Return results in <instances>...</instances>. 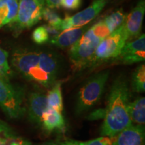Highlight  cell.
<instances>
[{
    "mask_svg": "<svg viewBox=\"0 0 145 145\" xmlns=\"http://www.w3.org/2000/svg\"><path fill=\"white\" fill-rule=\"evenodd\" d=\"M81 0H61L60 5L68 10H76L81 6Z\"/></svg>",
    "mask_w": 145,
    "mask_h": 145,
    "instance_id": "484cf974",
    "label": "cell"
},
{
    "mask_svg": "<svg viewBox=\"0 0 145 145\" xmlns=\"http://www.w3.org/2000/svg\"><path fill=\"white\" fill-rule=\"evenodd\" d=\"M48 108L46 97L40 92H32L28 97V118L32 124L40 126L42 116Z\"/></svg>",
    "mask_w": 145,
    "mask_h": 145,
    "instance_id": "7c38bea8",
    "label": "cell"
},
{
    "mask_svg": "<svg viewBox=\"0 0 145 145\" xmlns=\"http://www.w3.org/2000/svg\"><path fill=\"white\" fill-rule=\"evenodd\" d=\"M40 127L46 133L63 132L66 128L63 114L57 110L48 108L42 116Z\"/></svg>",
    "mask_w": 145,
    "mask_h": 145,
    "instance_id": "5bb4252c",
    "label": "cell"
},
{
    "mask_svg": "<svg viewBox=\"0 0 145 145\" xmlns=\"http://www.w3.org/2000/svg\"><path fill=\"white\" fill-rule=\"evenodd\" d=\"M39 67L53 83L56 82L59 71V63L57 57L48 52H39Z\"/></svg>",
    "mask_w": 145,
    "mask_h": 145,
    "instance_id": "9a60e30c",
    "label": "cell"
},
{
    "mask_svg": "<svg viewBox=\"0 0 145 145\" xmlns=\"http://www.w3.org/2000/svg\"><path fill=\"white\" fill-rule=\"evenodd\" d=\"M109 71H102L90 77L78 93L75 106L77 115L84 113L98 102L104 93L109 77Z\"/></svg>",
    "mask_w": 145,
    "mask_h": 145,
    "instance_id": "5b68a950",
    "label": "cell"
},
{
    "mask_svg": "<svg viewBox=\"0 0 145 145\" xmlns=\"http://www.w3.org/2000/svg\"><path fill=\"white\" fill-rule=\"evenodd\" d=\"M49 34L46 26H41L36 28L32 33V39L34 42L39 44L46 43L49 40Z\"/></svg>",
    "mask_w": 145,
    "mask_h": 145,
    "instance_id": "603a6c76",
    "label": "cell"
},
{
    "mask_svg": "<svg viewBox=\"0 0 145 145\" xmlns=\"http://www.w3.org/2000/svg\"><path fill=\"white\" fill-rule=\"evenodd\" d=\"M36 145H81L79 141L68 140L65 141H55V142H45Z\"/></svg>",
    "mask_w": 145,
    "mask_h": 145,
    "instance_id": "83f0119b",
    "label": "cell"
},
{
    "mask_svg": "<svg viewBox=\"0 0 145 145\" xmlns=\"http://www.w3.org/2000/svg\"><path fill=\"white\" fill-rule=\"evenodd\" d=\"M42 18L46 21L48 23V25L61 31L63 19H61L59 14L54 10V9L50 8L47 6L45 7L43 10Z\"/></svg>",
    "mask_w": 145,
    "mask_h": 145,
    "instance_id": "44dd1931",
    "label": "cell"
},
{
    "mask_svg": "<svg viewBox=\"0 0 145 145\" xmlns=\"http://www.w3.org/2000/svg\"><path fill=\"white\" fill-rule=\"evenodd\" d=\"M113 142V137H103L97 138L86 142H80L81 145H112Z\"/></svg>",
    "mask_w": 145,
    "mask_h": 145,
    "instance_id": "d4e9b609",
    "label": "cell"
},
{
    "mask_svg": "<svg viewBox=\"0 0 145 145\" xmlns=\"http://www.w3.org/2000/svg\"><path fill=\"white\" fill-rule=\"evenodd\" d=\"M44 2L47 7L52 9L59 8L61 7V5H60L61 0H44Z\"/></svg>",
    "mask_w": 145,
    "mask_h": 145,
    "instance_id": "f1b7e54d",
    "label": "cell"
},
{
    "mask_svg": "<svg viewBox=\"0 0 145 145\" xmlns=\"http://www.w3.org/2000/svg\"><path fill=\"white\" fill-rule=\"evenodd\" d=\"M13 72L8 63V53L0 47V77L10 81Z\"/></svg>",
    "mask_w": 145,
    "mask_h": 145,
    "instance_id": "7402d4cb",
    "label": "cell"
},
{
    "mask_svg": "<svg viewBox=\"0 0 145 145\" xmlns=\"http://www.w3.org/2000/svg\"><path fill=\"white\" fill-rule=\"evenodd\" d=\"M132 88L135 92L144 93L145 91V66L139 65L132 74Z\"/></svg>",
    "mask_w": 145,
    "mask_h": 145,
    "instance_id": "ffe728a7",
    "label": "cell"
},
{
    "mask_svg": "<svg viewBox=\"0 0 145 145\" xmlns=\"http://www.w3.org/2000/svg\"><path fill=\"white\" fill-rule=\"evenodd\" d=\"M0 145H33L29 140H25L16 135L8 137H0Z\"/></svg>",
    "mask_w": 145,
    "mask_h": 145,
    "instance_id": "cb8c5ba5",
    "label": "cell"
},
{
    "mask_svg": "<svg viewBox=\"0 0 145 145\" xmlns=\"http://www.w3.org/2000/svg\"><path fill=\"white\" fill-rule=\"evenodd\" d=\"M46 101L48 108H52L62 113L63 110V101L61 82L54 83L46 95Z\"/></svg>",
    "mask_w": 145,
    "mask_h": 145,
    "instance_id": "ac0fdd59",
    "label": "cell"
},
{
    "mask_svg": "<svg viewBox=\"0 0 145 145\" xmlns=\"http://www.w3.org/2000/svg\"><path fill=\"white\" fill-rule=\"evenodd\" d=\"M126 15L122 9L110 14L103 20L110 33L119 28L124 24Z\"/></svg>",
    "mask_w": 145,
    "mask_h": 145,
    "instance_id": "d6986e66",
    "label": "cell"
},
{
    "mask_svg": "<svg viewBox=\"0 0 145 145\" xmlns=\"http://www.w3.org/2000/svg\"><path fill=\"white\" fill-rule=\"evenodd\" d=\"M144 125L131 124L113 137L112 145H144Z\"/></svg>",
    "mask_w": 145,
    "mask_h": 145,
    "instance_id": "8fae6325",
    "label": "cell"
},
{
    "mask_svg": "<svg viewBox=\"0 0 145 145\" xmlns=\"http://www.w3.org/2000/svg\"><path fill=\"white\" fill-rule=\"evenodd\" d=\"M130 95L127 81L121 77L118 78L112 85L109 95L101 128V135L114 137L132 124L128 110Z\"/></svg>",
    "mask_w": 145,
    "mask_h": 145,
    "instance_id": "6da1fadb",
    "label": "cell"
},
{
    "mask_svg": "<svg viewBox=\"0 0 145 145\" xmlns=\"http://www.w3.org/2000/svg\"><path fill=\"white\" fill-rule=\"evenodd\" d=\"M88 28V26L86 25L84 26L65 30L58 35L52 37L49 42L51 44L60 48H71L81 39Z\"/></svg>",
    "mask_w": 145,
    "mask_h": 145,
    "instance_id": "4fadbf2b",
    "label": "cell"
},
{
    "mask_svg": "<svg viewBox=\"0 0 145 145\" xmlns=\"http://www.w3.org/2000/svg\"><path fill=\"white\" fill-rule=\"evenodd\" d=\"M39 52L26 49L16 50L12 56V66L27 80L44 88L51 87L54 83L39 67Z\"/></svg>",
    "mask_w": 145,
    "mask_h": 145,
    "instance_id": "7a4b0ae2",
    "label": "cell"
},
{
    "mask_svg": "<svg viewBox=\"0 0 145 145\" xmlns=\"http://www.w3.org/2000/svg\"><path fill=\"white\" fill-rule=\"evenodd\" d=\"M15 135L13 130L6 124V123L0 121V137H8Z\"/></svg>",
    "mask_w": 145,
    "mask_h": 145,
    "instance_id": "4316f807",
    "label": "cell"
},
{
    "mask_svg": "<svg viewBox=\"0 0 145 145\" xmlns=\"http://www.w3.org/2000/svg\"><path fill=\"white\" fill-rule=\"evenodd\" d=\"M44 0H19L17 16L9 24L14 34L32 28L42 19Z\"/></svg>",
    "mask_w": 145,
    "mask_h": 145,
    "instance_id": "8992f818",
    "label": "cell"
},
{
    "mask_svg": "<svg viewBox=\"0 0 145 145\" xmlns=\"http://www.w3.org/2000/svg\"><path fill=\"white\" fill-rule=\"evenodd\" d=\"M0 108L10 118H20L26 111L21 91L0 77Z\"/></svg>",
    "mask_w": 145,
    "mask_h": 145,
    "instance_id": "52a82bcc",
    "label": "cell"
},
{
    "mask_svg": "<svg viewBox=\"0 0 145 145\" xmlns=\"http://www.w3.org/2000/svg\"><path fill=\"white\" fill-rule=\"evenodd\" d=\"M110 0H95L84 10L72 16H66L63 20L61 31L72 28L86 26L101 12Z\"/></svg>",
    "mask_w": 145,
    "mask_h": 145,
    "instance_id": "ba28073f",
    "label": "cell"
},
{
    "mask_svg": "<svg viewBox=\"0 0 145 145\" xmlns=\"http://www.w3.org/2000/svg\"><path fill=\"white\" fill-rule=\"evenodd\" d=\"M128 39V34L123 24L99 42L89 67H95L117 59Z\"/></svg>",
    "mask_w": 145,
    "mask_h": 145,
    "instance_id": "277c9868",
    "label": "cell"
},
{
    "mask_svg": "<svg viewBox=\"0 0 145 145\" xmlns=\"http://www.w3.org/2000/svg\"><path fill=\"white\" fill-rule=\"evenodd\" d=\"M145 13V1L140 0L130 14L126 16L124 22L128 39L140 35Z\"/></svg>",
    "mask_w": 145,
    "mask_h": 145,
    "instance_id": "30bf717a",
    "label": "cell"
},
{
    "mask_svg": "<svg viewBox=\"0 0 145 145\" xmlns=\"http://www.w3.org/2000/svg\"><path fill=\"white\" fill-rule=\"evenodd\" d=\"M128 114L132 123L144 125L145 122V98L140 97L129 102Z\"/></svg>",
    "mask_w": 145,
    "mask_h": 145,
    "instance_id": "e0dca14e",
    "label": "cell"
},
{
    "mask_svg": "<svg viewBox=\"0 0 145 145\" xmlns=\"http://www.w3.org/2000/svg\"><path fill=\"white\" fill-rule=\"evenodd\" d=\"M124 65L140 63L145 59V35H141L137 39L126 43L117 58Z\"/></svg>",
    "mask_w": 145,
    "mask_h": 145,
    "instance_id": "9c48e42d",
    "label": "cell"
},
{
    "mask_svg": "<svg viewBox=\"0 0 145 145\" xmlns=\"http://www.w3.org/2000/svg\"><path fill=\"white\" fill-rule=\"evenodd\" d=\"M18 10V0H0V28L15 19Z\"/></svg>",
    "mask_w": 145,
    "mask_h": 145,
    "instance_id": "2e32d148",
    "label": "cell"
},
{
    "mask_svg": "<svg viewBox=\"0 0 145 145\" xmlns=\"http://www.w3.org/2000/svg\"><path fill=\"white\" fill-rule=\"evenodd\" d=\"M102 40L92 27L87 30L69 50V56L73 69L81 70L89 67L96 48Z\"/></svg>",
    "mask_w": 145,
    "mask_h": 145,
    "instance_id": "3957f363",
    "label": "cell"
}]
</instances>
